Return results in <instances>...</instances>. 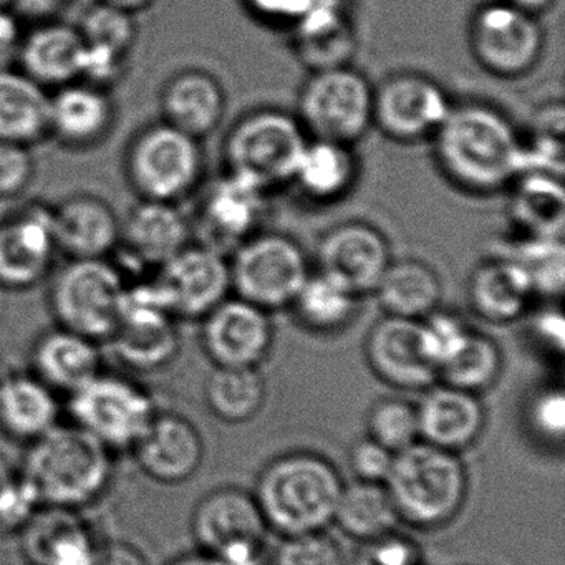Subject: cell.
<instances>
[{
  "mask_svg": "<svg viewBox=\"0 0 565 565\" xmlns=\"http://www.w3.org/2000/svg\"><path fill=\"white\" fill-rule=\"evenodd\" d=\"M431 147L443 178L471 196L508 190L522 174V135L504 111L488 102L452 104Z\"/></svg>",
  "mask_w": 565,
  "mask_h": 565,
  "instance_id": "cell-1",
  "label": "cell"
},
{
  "mask_svg": "<svg viewBox=\"0 0 565 565\" xmlns=\"http://www.w3.org/2000/svg\"><path fill=\"white\" fill-rule=\"evenodd\" d=\"M115 456L84 429L62 422L25 446L19 469L41 505L84 512L110 492Z\"/></svg>",
  "mask_w": 565,
  "mask_h": 565,
  "instance_id": "cell-2",
  "label": "cell"
},
{
  "mask_svg": "<svg viewBox=\"0 0 565 565\" xmlns=\"http://www.w3.org/2000/svg\"><path fill=\"white\" fill-rule=\"evenodd\" d=\"M342 488L339 469L326 456L290 451L264 466L254 498L269 529L306 534L332 524Z\"/></svg>",
  "mask_w": 565,
  "mask_h": 565,
  "instance_id": "cell-3",
  "label": "cell"
},
{
  "mask_svg": "<svg viewBox=\"0 0 565 565\" xmlns=\"http://www.w3.org/2000/svg\"><path fill=\"white\" fill-rule=\"evenodd\" d=\"M385 486L402 521L438 529L461 512L468 498V469L458 452L418 439L395 452Z\"/></svg>",
  "mask_w": 565,
  "mask_h": 565,
  "instance_id": "cell-4",
  "label": "cell"
},
{
  "mask_svg": "<svg viewBox=\"0 0 565 565\" xmlns=\"http://www.w3.org/2000/svg\"><path fill=\"white\" fill-rule=\"evenodd\" d=\"M307 141L297 115L274 107L247 111L224 137V173L273 194L292 184Z\"/></svg>",
  "mask_w": 565,
  "mask_h": 565,
  "instance_id": "cell-5",
  "label": "cell"
},
{
  "mask_svg": "<svg viewBox=\"0 0 565 565\" xmlns=\"http://www.w3.org/2000/svg\"><path fill=\"white\" fill-rule=\"evenodd\" d=\"M121 167L138 200L180 204L203 186V141L158 118L131 135Z\"/></svg>",
  "mask_w": 565,
  "mask_h": 565,
  "instance_id": "cell-6",
  "label": "cell"
},
{
  "mask_svg": "<svg viewBox=\"0 0 565 565\" xmlns=\"http://www.w3.org/2000/svg\"><path fill=\"white\" fill-rule=\"evenodd\" d=\"M55 326L108 343L120 322L128 279L111 259H65L49 277Z\"/></svg>",
  "mask_w": 565,
  "mask_h": 565,
  "instance_id": "cell-7",
  "label": "cell"
},
{
  "mask_svg": "<svg viewBox=\"0 0 565 565\" xmlns=\"http://www.w3.org/2000/svg\"><path fill=\"white\" fill-rule=\"evenodd\" d=\"M72 425L94 436L111 452H130L158 413L147 385L130 373L102 370L65 398Z\"/></svg>",
  "mask_w": 565,
  "mask_h": 565,
  "instance_id": "cell-8",
  "label": "cell"
},
{
  "mask_svg": "<svg viewBox=\"0 0 565 565\" xmlns=\"http://www.w3.org/2000/svg\"><path fill=\"white\" fill-rule=\"evenodd\" d=\"M227 263L233 296L269 313L289 309L313 270L299 241L264 230L236 247Z\"/></svg>",
  "mask_w": 565,
  "mask_h": 565,
  "instance_id": "cell-9",
  "label": "cell"
},
{
  "mask_svg": "<svg viewBox=\"0 0 565 565\" xmlns=\"http://www.w3.org/2000/svg\"><path fill=\"white\" fill-rule=\"evenodd\" d=\"M309 138L355 147L373 128V85L352 65L309 72L297 100Z\"/></svg>",
  "mask_w": 565,
  "mask_h": 565,
  "instance_id": "cell-10",
  "label": "cell"
},
{
  "mask_svg": "<svg viewBox=\"0 0 565 565\" xmlns=\"http://www.w3.org/2000/svg\"><path fill=\"white\" fill-rule=\"evenodd\" d=\"M468 45L476 64L492 77L515 81L531 74L544 54L539 18L501 2L476 9L469 19Z\"/></svg>",
  "mask_w": 565,
  "mask_h": 565,
  "instance_id": "cell-11",
  "label": "cell"
},
{
  "mask_svg": "<svg viewBox=\"0 0 565 565\" xmlns=\"http://www.w3.org/2000/svg\"><path fill=\"white\" fill-rule=\"evenodd\" d=\"M108 345L131 373L160 372L180 355L178 320L158 299L151 279L128 282L120 322Z\"/></svg>",
  "mask_w": 565,
  "mask_h": 565,
  "instance_id": "cell-12",
  "label": "cell"
},
{
  "mask_svg": "<svg viewBox=\"0 0 565 565\" xmlns=\"http://www.w3.org/2000/svg\"><path fill=\"white\" fill-rule=\"evenodd\" d=\"M455 102L419 72H396L373 87V127L402 145L431 141Z\"/></svg>",
  "mask_w": 565,
  "mask_h": 565,
  "instance_id": "cell-13",
  "label": "cell"
},
{
  "mask_svg": "<svg viewBox=\"0 0 565 565\" xmlns=\"http://www.w3.org/2000/svg\"><path fill=\"white\" fill-rule=\"evenodd\" d=\"M52 204L31 201L0 217V289L28 292L57 267Z\"/></svg>",
  "mask_w": 565,
  "mask_h": 565,
  "instance_id": "cell-14",
  "label": "cell"
},
{
  "mask_svg": "<svg viewBox=\"0 0 565 565\" xmlns=\"http://www.w3.org/2000/svg\"><path fill=\"white\" fill-rule=\"evenodd\" d=\"M201 190L196 213L190 217L193 243L227 257L263 231L270 194L230 173Z\"/></svg>",
  "mask_w": 565,
  "mask_h": 565,
  "instance_id": "cell-15",
  "label": "cell"
},
{
  "mask_svg": "<svg viewBox=\"0 0 565 565\" xmlns=\"http://www.w3.org/2000/svg\"><path fill=\"white\" fill-rule=\"evenodd\" d=\"M164 309L181 320H201L233 294L227 257L191 243L150 277Z\"/></svg>",
  "mask_w": 565,
  "mask_h": 565,
  "instance_id": "cell-16",
  "label": "cell"
},
{
  "mask_svg": "<svg viewBox=\"0 0 565 565\" xmlns=\"http://www.w3.org/2000/svg\"><path fill=\"white\" fill-rule=\"evenodd\" d=\"M392 260V244L382 230L365 221H345L320 237L313 269L365 299Z\"/></svg>",
  "mask_w": 565,
  "mask_h": 565,
  "instance_id": "cell-17",
  "label": "cell"
},
{
  "mask_svg": "<svg viewBox=\"0 0 565 565\" xmlns=\"http://www.w3.org/2000/svg\"><path fill=\"white\" fill-rule=\"evenodd\" d=\"M193 243L191 221L180 204L138 200L121 220L120 243L111 259L130 270H157Z\"/></svg>",
  "mask_w": 565,
  "mask_h": 565,
  "instance_id": "cell-18",
  "label": "cell"
},
{
  "mask_svg": "<svg viewBox=\"0 0 565 565\" xmlns=\"http://www.w3.org/2000/svg\"><path fill=\"white\" fill-rule=\"evenodd\" d=\"M273 313L231 294L201 322V345L214 366L259 369L274 345Z\"/></svg>",
  "mask_w": 565,
  "mask_h": 565,
  "instance_id": "cell-19",
  "label": "cell"
},
{
  "mask_svg": "<svg viewBox=\"0 0 565 565\" xmlns=\"http://www.w3.org/2000/svg\"><path fill=\"white\" fill-rule=\"evenodd\" d=\"M118 107L110 88L77 81L51 92L49 140L64 150H95L117 127Z\"/></svg>",
  "mask_w": 565,
  "mask_h": 565,
  "instance_id": "cell-20",
  "label": "cell"
},
{
  "mask_svg": "<svg viewBox=\"0 0 565 565\" xmlns=\"http://www.w3.org/2000/svg\"><path fill=\"white\" fill-rule=\"evenodd\" d=\"M365 359L376 376L399 390H425L438 382L422 320L383 316L365 339Z\"/></svg>",
  "mask_w": 565,
  "mask_h": 565,
  "instance_id": "cell-21",
  "label": "cell"
},
{
  "mask_svg": "<svg viewBox=\"0 0 565 565\" xmlns=\"http://www.w3.org/2000/svg\"><path fill=\"white\" fill-rule=\"evenodd\" d=\"M289 31L294 54L309 72L352 65L359 51L350 0H313Z\"/></svg>",
  "mask_w": 565,
  "mask_h": 565,
  "instance_id": "cell-22",
  "label": "cell"
},
{
  "mask_svg": "<svg viewBox=\"0 0 565 565\" xmlns=\"http://www.w3.org/2000/svg\"><path fill=\"white\" fill-rule=\"evenodd\" d=\"M130 452L151 481L177 486L200 471L204 461V439L186 416L158 409Z\"/></svg>",
  "mask_w": 565,
  "mask_h": 565,
  "instance_id": "cell-23",
  "label": "cell"
},
{
  "mask_svg": "<svg viewBox=\"0 0 565 565\" xmlns=\"http://www.w3.org/2000/svg\"><path fill=\"white\" fill-rule=\"evenodd\" d=\"M25 565H92L100 535L82 511L41 505L19 532Z\"/></svg>",
  "mask_w": 565,
  "mask_h": 565,
  "instance_id": "cell-24",
  "label": "cell"
},
{
  "mask_svg": "<svg viewBox=\"0 0 565 565\" xmlns=\"http://www.w3.org/2000/svg\"><path fill=\"white\" fill-rule=\"evenodd\" d=\"M58 256L110 259L120 243L121 217L105 198L74 193L52 204Z\"/></svg>",
  "mask_w": 565,
  "mask_h": 565,
  "instance_id": "cell-25",
  "label": "cell"
},
{
  "mask_svg": "<svg viewBox=\"0 0 565 565\" xmlns=\"http://www.w3.org/2000/svg\"><path fill=\"white\" fill-rule=\"evenodd\" d=\"M267 525L253 492L234 486L207 492L191 514L198 548L214 555L241 542H266Z\"/></svg>",
  "mask_w": 565,
  "mask_h": 565,
  "instance_id": "cell-26",
  "label": "cell"
},
{
  "mask_svg": "<svg viewBox=\"0 0 565 565\" xmlns=\"http://www.w3.org/2000/svg\"><path fill=\"white\" fill-rule=\"evenodd\" d=\"M227 98L223 84L204 68H181L158 95L160 120L203 141L223 124Z\"/></svg>",
  "mask_w": 565,
  "mask_h": 565,
  "instance_id": "cell-27",
  "label": "cell"
},
{
  "mask_svg": "<svg viewBox=\"0 0 565 565\" xmlns=\"http://www.w3.org/2000/svg\"><path fill=\"white\" fill-rule=\"evenodd\" d=\"M419 438L458 452L478 441L486 426V408L478 393L433 383L416 403Z\"/></svg>",
  "mask_w": 565,
  "mask_h": 565,
  "instance_id": "cell-28",
  "label": "cell"
},
{
  "mask_svg": "<svg viewBox=\"0 0 565 565\" xmlns=\"http://www.w3.org/2000/svg\"><path fill=\"white\" fill-rule=\"evenodd\" d=\"M18 68L49 92L82 81L85 44L77 25L58 19L25 31Z\"/></svg>",
  "mask_w": 565,
  "mask_h": 565,
  "instance_id": "cell-29",
  "label": "cell"
},
{
  "mask_svg": "<svg viewBox=\"0 0 565 565\" xmlns=\"http://www.w3.org/2000/svg\"><path fill=\"white\" fill-rule=\"evenodd\" d=\"M105 370L100 343L55 326L42 332L29 353V372L67 398Z\"/></svg>",
  "mask_w": 565,
  "mask_h": 565,
  "instance_id": "cell-30",
  "label": "cell"
},
{
  "mask_svg": "<svg viewBox=\"0 0 565 565\" xmlns=\"http://www.w3.org/2000/svg\"><path fill=\"white\" fill-rule=\"evenodd\" d=\"M62 396L34 373L0 375V433L18 445H31L61 425L65 415Z\"/></svg>",
  "mask_w": 565,
  "mask_h": 565,
  "instance_id": "cell-31",
  "label": "cell"
},
{
  "mask_svg": "<svg viewBox=\"0 0 565 565\" xmlns=\"http://www.w3.org/2000/svg\"><path fill=\"white\" fill-rule=\"evenodd\" d=\"M466 296L475 316L501 326L524 319L537 299L521 267L502 254L482 260L472 269Z\"/></svg>",
  "mask_w": 565,
  "mask_h": 565,
  "instance_id": "cell-32",
  "label": "cell"
},
{
  "mask_svg": "<svg viewBox=\"0 0 565 565\" xmlns=\"http://www.w3.org/2000/svg\"><path fill=\"white\" fill-rule=\"evenodd\" d=\"M359 177L360 160L353 147L309 138L292 186L312 203L332 204L352 193Z\"/></svg>",
  "mask_w": 565,
  "mask_h": 565,
  "instance_id": "cell-33",
  "label": "cell"
},
{
  "mask_svg": "<svg viewBox=\"0 0 565 565\" xmlns=\"http://www.w3.org/2000/svg\"><path fill=\"white\" fill-rule=\"evenodd\" d=\"M51 92L21 68L0 71V143L34 148L49 140Z\"/></svg>",
  "mask_w": 565,
  "mask_h": 565,
  "instance_id": "cell-34",
  "label": "cell"
},
{
  "mask_svg": "<svg viewBox=\"0 0 565 565\" xmlns=\"http://www.w3.org/2000/svg\"><path fill=\"white\" fill-rule=\"evenodd\" d=\"M508 190V214L515 236L562 239L565 230V191L561 177L522 173Z\"/></svg>",
  "mask_w": 565,
  "mask_h": 565,
  "instance_id": "cell-35",
  "label": "cell"
},
{
  "mask_svg": "<svg viewBox=\"0 0 565 565\" xmlns=\"http://www.w3.org/2000/svg\"><path fill=\"white\" fill-rule=\"evenodd\" d=\"M372 296L383 316L422 320L441 307L443 282L438 273L416 257H393Z\"/></svg>",
  "mask_w": 565,
  "mask_h": 565,
  "instance_id": "cell-36",
  "label": "cell"
},
{
  "mask_svg": "<svg viewBox=\"0 0 565 565\" xmlns=\"http://www.w3.org/2000/svg\"><path fill=\"white\" fill-rule=\"evenodd\" d=\"M362 300L342 284L313 269L289 310L302 329L332 335L352 326Z\"/></svg>",
  "mask_w": 565,
  "mask_h": 565,
  "instance_id": "cell-37",
  "label": "cell"
},
{
  "mask_svg": "<svg viewBox=\"0 0 565 565\" xmlns=\"http://www.w3.org/2000/svg\"><path fill=\"white\" fill-rule=\"evenodd\" d=\"M402 521L383 482L355 481L343 484L333 522L343 534L365 542L396 531Z\"/></svg>",
  "mask_w": 565,
  "mask_h": 565,
  "instance_id": "cell-38",
  "label": "cell"
},
{
  "mask_svg": "<svg viewBox=\"0 0 565 565\" xmlns=\"http://www.w3.org/2000/svg\"><path fill=\"white\" fill-rule=\"evenodd\" d=\"M204 398L223 422H249L263 408L266 380L254 366H214L204 385Z\"/></svg>",
  "mask_w": 565,
  "mask_h": 565,
  "instance_id": "cell-39",
  "label": "cell"
},
{
  "mask_svg": "<svg viewBox=\"0 0 565 565\" xmlns=\"http://www.w3.org/2000/svg\"><path fill=\"white\" fill-rule=\"evenodd\" d=\"M501 254L521 267L537 299H561L565 284L564 239L514 236Z\"/></svg>",
  "mask_w": 565,
  "mask_h": 565,
  "instance_id": "cell-40",
  "label": "cell"
},
{
  "mask_svg": "<svg viewBox=\"0 0 565 565\" xmlns=\"http://www.w3.org/2000/svg\"><path fill=\"white\" fill-rule=\"evenodd\" d=\"M502 372V350L492 337L472 329L451 359L438 370V380L456 388L482 393Z\"/></svg>",
  "mask_w": 565,
  "mask_h": 565,
  "instance_id": "cell-41",
  "label": "cell"
},
{
  "mask_svg": "<svg viewBox=\"0 0 565 565\" xmlns=\"http://www.w3.org/2000/svg\"><path fill=\"white\" fill-rule=\"evenodd\" d=\"M85 51L94 57L128 64L138 41L137 15L95 2L77 24Z\"/></svg>",
  "mask_w": 565,
  "mask_h": 565,
  "instance_id": "cell-42",
  "label": "cell"
},
{
  "mask_svg": "<svg viewBox=\"0 0 565 565\" xmlns=\"http://www.w3.org/2000/svg\"><path fill=\"white\" fill-rule=\"evenodd\" d=\"M564 105H544L534 115L531 131L522 135V173H547L564 178Z\"/></svg>",
  "mask_w": 565,
  "mask_h": 565,
  "instance_id": "cell-43",
  "label": "cell"
},
{
  "mask_svg": "<svg viewBox=\"0 0 565 565\" xmlns=\"http://www.w3.org/2000/svg\"><path fill=\"white\" fill-rule=\"evenodd\" d=\"M369 436L393 452L419 439L418 413L415 403L399 396H386L373 403L366 416Z\"/></svg>",
  "mask_w": 565,
  "mask_h": 565,
  "instance_id": "cell-44",
  "label": "cell"
},
{
  "mask_svg": "<svg viewBox=\"0 0 565 565\" xmlns=\"http://www.w3.org/2000/svg\"><path fill=\"white\" fill-rule=\"evenodd\" d=\"M41 508L19 465L0 455V537H18Z\"/></svg>",
  "mask_w": 565,
  "mask_h": 565,
  "instance_id": "cell-45",
  "label": "cell"
},
{
  "mask_svg": "<svg viewBox=\"0 0 565 565\" xmlns=\"http://www.w3.org/2000/svg\"><path fill=\"white\" fill-rule=\"evenodd\" d=\"M274 565H345L342 547L323 531L284 535L273 558Z\"/></svg>",
  "mask_w": 565,
  "mask_h": 565,
  "instance_id": "cell-46",
  "label": "cell"
},
{
  "mask_svg": "<svg viewBox=\"0 0 565 565\" xmlns=\"http://www.w3.org/2000/svg\"><path fill=\"white\" fill-rule=\"evenodd\" d=\"M423 337L426 350L436 369L451 359L456 350L462 345L472 327L458 313L443 310L441 307L422 319Z\"/></svg>",
  "mask_w": 565,
  "mask_h": 565,
  "instance_id": "cell-47",
  "label": "cell"
},
{
  "mask_svg": "<svg viewBox=\"0 0 565 565\" xmlns=\"http://www.w3.org/2000/svg\"><path fill=\"white\" fill-rule=\"evenodd\" d=\"M32 148L24 145L0 143V200H15L31 188L35 180Z\"/></svg>",
  "mask_w": 565,
  "mask_h": 565,
  "instance_id": "cell-48",
  "label": "cell"
},
{
  "mask_svg": "<svg viewBox=\"0 0 565 565\" xmlns=\"http://www.w3.org/2000/svg\"><path fill=\"white\" fill-rule=\"evenodd\" d=\"M353 565H422V548L412 539L393 531L362 542Z\"/></svg>",
  "mask_w": 565,
  "mask_h": 565,
  "instance_id": "cell-49",
  "label": "cell"
},
{
  "mask_svg": "<svg viewBox=\"0 0 565 565\" xmlns=\"http://www.w3.org/2000/svg\"><path fill=\"white\" fill-rule=\"evenodd\" d=\"M527 422L532 431L547 443H561L565 433V395L562 388H545L529 403Z\"/></svg>",
  "mask_w": 565,
  "mask_h": 565,
  "instance_id": "cell-50",
  "label": "cell"
},
{
  "mask_svg": "<svg viewBox=\"0 0 565 565\" xmlns=\"http://www.w3.org/2000/svg\"><path fill=\"white\" fill-rule=\"evenodd\" d=\"M393 459H395V452L369 435L356 439L350 446V469L355 472L356 479H362V481L385 484L386 478L392 471Z\"/></svg>",
  "mask_w": 565,
  "mask_h": 565,
  "instance_id": "cell-51",
  "label": "cell"
},
{
  "mask_svg": "<svg viewBox=\"0 0 565 565\" xmlns=\"http://www.w3.org/2000/svg\"><path fill=\"white\" fill-rule=\"evenodd\" d=\"M313 0H243L244 8L257 21L270 28L290 29Z\"/></svg>",
  "mask_w": 565,
  "mask_h": 565,
  "instance_id": "cell-52",
  "label": "cell"
},
{
  "mask_svg": "<svg viewBox=\"0 0 565 565\" xmlns=\"http://www.w3.org/2000/svg\"><path fill=\"white\" fill-rule=\"evenodd\" d=\"M24 34L22 19L15 14L14 9L0 6V71L18 67Z\"/></svg>",
  "mask_w": 565,
  "mask_h": 565,
  "instance_id": "cell-53",
  "label": "cell"
},
{
  "mask_svg": "<svg viewBox=\"0 0 565 565\" xmlns=\"http://www.w3.org/2000/svg\"><path fill=\"white\" fill-rule=\"evenodd\" d=\"M531 333L539 345L544 347L555 355H562V352H564L565 326L561 309L548 307V309L535 313L531 320Z\"/></svg>",
  "mask_w": 565,
  "mask_h": 565,
  "instance_id": "cell-54",
  "label": "cell"
},
{
  "mask_svg": "<svg viewBox=\"0 0 565 565\" xmlns=\"http://www.w3.org/2000/svg\"><path fill=\"white\" fill-rule=\"evenodd\" d=\"M92 565H151L148 555L134 542L102 539Z\"/></svg>",
  "mask_w": 565,
  "mask_h": 565,
  "instance_id": "cell-55",
  "label": "cell"
},
{
  "mask_svg": "<svg viewBox=\"0 0 565 565\" xmlns=\"http://www.w3.org/2000/svg\"><path fill=\"white\" fill-rule=\"evenodd\" d=\"M221 565H266V542H241L214 554Z\"/></svg>",
  "mask_w": 565,
  "mask_h": 565,
  "instance_id": "cell-56",
  "label": "cell"
},
{
  "mask_svg": "<svg viewBox=\"0 0 565 565\" xmlns=\"http://www.w3.org/2000/svg\"><path fill=\"white\" fill-rule=\"evenodd\" d=\"M21 8L19 11H14L19 18L25 15V18L38 19V24L41 22L58 21V12L65 9L68 0H18Z\"/></svg>",
  "mask_w": 565,
  "mask_h": 565,
  "instance_id": "cell-57",
  "label": "cell"
},
{
  "mask_svg": "<svg viewBox=\"0 0 565 565\" xmlns=\"http://www.w3.org/2000/svg\"><path fill=\"white\" fill-rule=\"evenodd\" d=\"M102 4L110 6V8L120 9L131 15L141 14L157 4V0H97Z\"/></svg>",
  "mask_w": 565,
  "mask_h": 565,
  "instance_id": "cell-58",
  "label": "cell"
},
{
  "mask_svg": "<svg viewBox=\"0 0 565 565\" xmlns=\"http://www.w3.org/2000/svg\"><path fill=\"white\" fill-rule=\"evenodd\" d=\"M164 565H221L214 555L207 554V552L200 551L188 552V554L178 555V557L171 558L168 564Z\"/></svg>",
  "mask_w": 565,
  "mask_h": 565,
  "instance_id": "cell-59",
  "label": "cell"
},
{
  "mask_svg": "<svg viewBox=\"0 0 565 565\" xmlns=\"http://www.w3.org/2000/svg\"><path fill=\"white\" fill-rule=\"evenodd\" d=\"M505 2L521 9V11L527 12V14L534 15V18H541L542 14L551 11L555 4V0H505Z\"/></svg>",
  "mask_w": 565,
  "mask_h": 565,
  "instance_id": "cell-60",
  "label": "cell"
},
{
  "mask_svg": "<svg viewBox=\"0 0 565 565\" xmlns=\"http://www.w3.org/2000/svg\"><path fill=\"white\" fill-rule=\"evenodd\" d=\"M0 375H2V372H0Z\"/></svg>",
  "mask_w": 565,
  "mask_h": 565,
  "instance_id": "cell-61",
  "label": "cell"
}]
</instances>
